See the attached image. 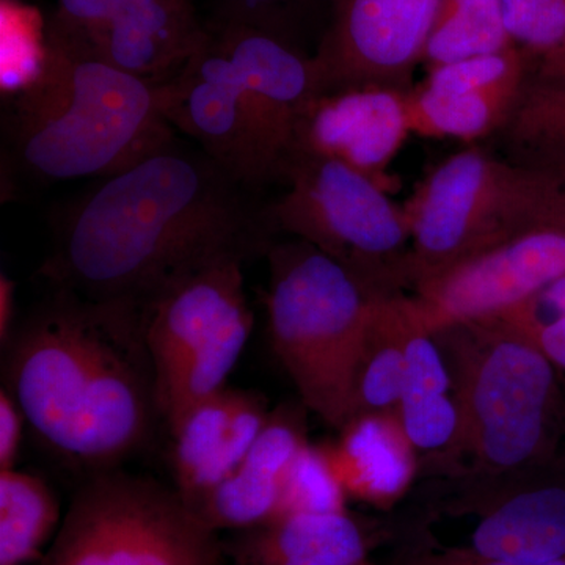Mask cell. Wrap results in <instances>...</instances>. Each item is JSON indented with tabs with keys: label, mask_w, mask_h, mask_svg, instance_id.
I'll use <instances>...</instances> for the list:
<instances>
[{
	"label": "cell",
	"mask_w": 565,
	"mask_h": 565,
	"mask_svg": "<svg viewBox=\"0 0 565 565\" xmlns=\"http://www.w3.org/2000/svg\"><path fill=\"white\" fill-rule=\"evenodd\" d=\"M61 520V505L46 481L25 471H0V565H24L41 550Z\"/></svg>",
	"instance_id": "cell-23"
},
{
	"label": "cell",
	"mask_w": 565,
	"mask_h": 565,
	"mask_svg": "<svg viewBox=\"0 0 565 565\" xmlns=\"http://www.w3.org/2000/svg\"><path fill=\"white\" fill-rule=\"evenodd\" d=\"M28 426L20 404L9 390L0 392V471L13 470L20 455L22 430Z\"/></svg>",
	"instance_id": "cell-30"
},
{
	"label": "cell",
	"mask_w": 565,
	"mask_h": 565,
	"mask_svg": "<svg viewBox=\"0 0 565 565\" xmlns=\"http://www.w3.org/2000/svg\"><path fill=\"white\" fill-rule=\"evenodd\" d=\"M429 489L415 527L463 523L462 537L440 548L520 564L565 559V449L519 473L430 478Z\"/></svg>",
	"instance_id": "cell-9"
},
{
	"label": "cell",
	"mask_w": 565,
	"mask_h": 565,
	"mask_svg": "<svg viewBox=\"0 0 565 565\" xmlns=\"http://www.w3.org/2000/svg\"><path fill=\"white\" fill-rule=\"evenodd\" d=\"M269 416L262 393L226 386L169 427L174 490L193 512L243 463Z\"/></svg>",
	"instance_id": "cell-15"
},
{
	"label": "cell",
	"mask_w": 565,
	"mask_h": 565,
	"mask_svg": "<svg viewBox=\"0 0 565 565\" xmlns=\"http://www.w3.org/2000/svg\"><path fill=\"white\" fill-rule=\"evenodd\" d=\"M397 534L393 523L345 509L275 516L239 531L223 546L233 565H351Z\"/></svg>",
	"instance_id": "cell-18"
},
{
	"label": "cell",
	"mask_w": 565,
	"mask_h": 565,
	"mask_svg": "<svg viewBox=\"0 0 565 565\" xmlns=\"http://www.w3.org/2000/svg\"><path fill=\"white\" fill-rule=\"evenodd\" d=\"M39 76L11 99L7 159L41 182L106 178L177 136L161 82L134 76L44 28Z\"/></svg>",
	"instance_id": "cell-3"
},
{
	"label": "cell",
	"mask_w": 565,
	"mask_h": 565,
	"mask_svg": "<svg viewBox=\"0 0 565 565\" xmlns=\"http://www.w3.org/2000/svg\"><path fill=\"white\" fill-rule=\"evenodd\" d=\"M2 351L29 429L82 479L118 470L154 438L162 416L139 311L51 289Z\"/></svg>",
	"instance_id": "cell-2"
},
{
	"label": "cell",
	"mask_w": 565,
	"mask_h": 565,
	"mask_svg": "<svg viewBox=\"0 0 565 565\" xmlns=\"http://www.w3.org/2000/svg\"><path fill=\"white\" fill-rule=\"evenodd\" d=\"M329 444H305L282 481L277 515L345 511L348 503ZM274 516V519H275Z\"/></svg>",
	"instance_id": "cell-26"
},
{
	"label": "cell",
	"mask_w": 565,
	"mask_h": 565,
	"mask_svg": "<svg viewBox=\"0 0 565 565\" xmlns=\"http://www.w3.org/2000/svg\"><path fill=\"white\" fill-rule=\"evenodd\" d=\"M163 114L234 180L262 192L281 184L285 154L267 131L244 82L207 36L170 79L162 81Z\"/></svg>",
	"instance_id": "cell-10"
},
{
	"label": "cell",
	"mask_w": 565,
	"mask_h": 565,
	"mask_svg": "<svg viewBox=\"0 0 565 565\" xmlns=\"http://www.w3.org/2000/svg\"><path fill=\"white\" fill-rule=\"evenodd\" d=\"M498 318L514 323H546L565 318V275L550 282L526 303Z\"/></svg>",
	"instance_id": "cell-29"
},
{
	"label": "cell",
	"mask_w": 565,
	"mask_h": 565,
	"mask_svg": "<svg viewBox=\"0 0 565 565\" xmlns=\"http://www.w3.org/2000/svg\"><path fill=\"white\" fill-rule=\"evenodd\" d=\"M267 330L300 401L341 430L353 418V381L373 294L305 241L278 239L266 255Z\"/></svg>",
	"instance_id": "cell-5"
},
{
	"label": "cell",
	"mask_w": 565,
	"mask_h": 565,
	"mask_svg": "<svg viewBox=\"0 0 565 565\" xmlns=\"http://www.w3.org/2000/svg\"><path fill=\"white\" fill-rule=\"evenodd\" d=\"M340 433L329 451L349 498L386 508L408 490L418 462L397 414L356 416Z\"/></svg>",
	"instance_id": "cell-20"
},
{
	"label": "cell",
	"mask_w": 565,
	"mask_h": 565,
	"mask_svg": "<svg viewBox=\"0 0 565 565\" xmlns=\"http://www.w3.org/2000/svg\"><path fill=\"white\" fill-rule=\"evenodd\" d=\"M460 411L455 449L423 465L426 478L486 481L559 455L565 392L557 367L503 318L452 323L434 333Z\"/></svg>",
	"instance_id": "cell-4"
},
{
	"label": "cell",
	"mask_w": 565,
	"mask_h": 565,
	"mask_svg": "<svg viewBox=\"0 0 565 565\" xmlns=\"http://www.w3.org/2000/svg\"><path fill=\"white\" fill-rule=\"evenodd\" d=\"M411 132L403 92L326 93L305 111L294 151L337 159L386 189L384 173Z\"/></svg>",
	"instance_id": "cell-17"
},
{
	"label": "cell",
	"mask_w": 565,
	"mask_h": 565,
	"mask_svg": "<svg viewBox=\"0 0 565 565\" xmlns=\"http://www.w3.org/2000/svg\"><path fill=\"white\" fill-rule=\"evenodd\" d=\"M307 411L300 401L278 405L270 412L243 463L196 509L195 514L211 530L239 533L277 515L285 476L308 441Z\"/></svg>",
	"instance_id": "cell-19"
},
{
	"label": "cell",
	"mask_w": 565,
	"mask_h": 565,
	"mask_svg": "<svg viewBox=\"0 0 565 565\" xmlns=\"http://www.w3.org/2000/svg\"><path fill=\"white\" fill-rule=\"evenodd\" d=\"M225 556L174 487L118 468L82 479L40 565H222Z\"/></svg>",
	"instance_id": "cell-8"
},
{
	"label": "cell",
	"mask_w": 565,
	"mask_h": 565,
	"mask_svg": "<svg viewBox=\"0 0 565 565\" xmlns=\"http://www.w3.org/2000/svg\"><path fill=\"white\" fill-rule=\"evenodd\" d=\"M486 147L505 161L561 178L565 174V73H527L514 106Z\"/></svg>",
	"instance_id": "cell-21"
},
{
	"label": "cell",
	"mask_w": 565,
	"mask_h": 565,
	"mask_svg": "<svg viewBox=\"0 0 565 565\" xmlns=\"http://www.w3.org/2000/svg\"><path fill=\"white\" fill-rule=\"evenodd\" d=\"M50 28L122 71L162 82L199 50L195 0H58Z\"/></svg>",
	"instance_id": "cell-13"
},
{
	"label": "cell",
	"mask_w": 565,
	"mask_h": 565,
	"mask_svg": "<svg viewBox=\"0 0 565 565\" xmlns=\"http://www.w3.org/2000/svg\"><path fill=\"white\" fill-rule=\"evenodd\" d=\"M511 323L522 330L557 370H565V318L546 323Z\"/></svg>",
	"instance_id": "cell-31"
},
{
	"label": "cell",
	"mask_w": 565,
	"mask_h": 565,
	"mask_svg": "<svg viewBox=\"0 0 565 565\" xmlns=\"http://www.w3.org/2000/svg\"><path fill=\"white\" fill-rule=\"evenodd\" d=\"M556 182L486 145L449 156L404 210L411 226L407 288L542 226H555Z\"/></svg>",
	"instance_id": "cell-6"
},
{
	"label": "cell",
	"mask_w": 565,
	"mask_h": 565,
	"mask_svg": "<svg viewBox=\"0 0 565 565\" xmlns=\"http://www.w3.org/2000/svg\"><path fill=\"white\" fill-rule=\"evenodd\" d=\"M535 58L520 47L429 70L405 93L411 131L476 143L498 131L533 68Z\"/></svg>",
	"instance_id": "cell-14"
},
{
	"label": "cell",
	"mask_w": 565,
	"mask_h": 565,
	"mask_svg": "<svg viewBox=\"0 0 565 565\" xmlns=\"http://www.w3.org/2000/svg\"><path fill=\"white\" fill-rule=\"evenodd\" d=\"M285 192L269 202L278 236L315 245L373 296L407 289L411 226L384 185L352 167L296 150L282 170Z\"/></svg>",
	"instance_id": "cell-7"
},
{
	"label": "cell",
	"mask_w": 565,
	"mask_h": 565,
	"mask_svg": "<svg viewBox=\"0 0 565 565\" xmlns=\"http://www.w3.org/2000/svg\"><path fill=\"white\" fill-rule=\"evenodd\" d=\"M351 565H375V564L370 563V561H367V559H364V561H360V563H355V564H351Z\"/></svg>",
	"instance_id": "cell-35"
},
{
	"label": "cell",
	"mask_w": 565,
	"mask_h": 565,
	"mask_svg": "<svg viewBox=\"0 0 565 565\" xmlns=\"http://www.w3.org/2000/svg\"><path fill=\"white\" fill-rule=\"evenodd\" d=\"M505 31L539 61L565 43V0H501Z\"/></svg>",
	"instance_id": "cell-27"
},
{
	"label": "cell",
	"mask_w": 565,
	"mask_h": 565,
	"mask_svg": "<svg viewBox=\"0 0 565 565\" xmlns=\"http://www.w3.org/2000/svg\"><path fill=\"white\" fill-rule=\"evenodd\" d=\"M512 46L501 0H441L423 62L430 70Z\"/></svg>",
	"instance_id": "cell-24"
},
{
	"label": "cell",
	"mask_w": 565,
	"mask_h": 565,
	"mask_svg": "<svg viewBox=\"0 0 565 565\" xmlns=\"http://www.w3.org/2000/svg\"><path fill=\"white\" fill-rule=\"evenodd\" d=\"M535 66L545 73H565V43L559 51L535 61Z\"/></svg>",
	"instance_id": "cell-33"
},
{
	"label": "cell",
	"mask_w": 565,
	"mask_h": 565,
	"mask_svg": "<svg viewBox=\"0 0 565 565\" xmlns=\"http://www.w3.org/2000/svg\"><path fill=\"white\" fill-rule=\"evenodd\" d=\"M556 182V210L555 226L565 230V174L561 178H552Z\"/></svg>",
	"instance_id": "cell-34"
},
{
	"label": "cell",
	"mask_w": 565,
	"mask_h": 565,
	"mask_svg": "<svg viewBox=\"0 0 565 565\" xmlns=\"http://www.w3.org/2000/svg\"><path fill=\"white\" fill-rule=\"evenodd\" d=\"M269 202L174 136L71 204L39 275L51 289L143 313L207 267L266 258L280 239Z\"/></svg>",
	"instance_id": "cell-1"
},
{
	"label": "cell",
	"mask_w": 565,
	"mask_h": 565,
	"mask_svg": "<svg viewBox=\"0 0 565 565\" xmlns=\"http://www.w3.org/2000/svg\"><path fill=\"white\" fill-rule=\"evenodd\" d=\"M243 263L207 267L161 294L141 313L156 374L158 403L185 363L248 305Z\"/></svg>",
	"instance_id": "cell-16"
},
{
	"label": "cell",
	"mask_w": 565,
	"mask_h": 565,
	"mask_svg": "<svg viewBox=\"0 0 565 565\" xmlns=\"http://www.w3.org/2000/svg\"><path fill=\"white\" fill-rule=\"evenodd\" d=\"M330 0H211L207 20L250 25L315 55Z\"/></svg>",
	"instance_id": "cell-25"
},
{
	"label": "cell",
	"mask_w": 565,
	"mask_h": 565,
	"mask_svg": "<svg viewBox=\"0 0 565 565\" xmlns=\"http://www.w3.org/2000/svg\"><path fill=\"white\" fill-rule=\"evenodd\" d=\"M565 275V230L542 226L471 256L412 288L424 326L498 318Z\"/></svg>",
	"instance_id": "cell-12"
},
{
	"label": "cell",
	"mask_w": 565,
	"mask_h": 565,
	"mask_svg": "<svg viewBox=\"0 0 565 565\" xmlns=\"http://www.w3.org/2000/svg\"><path fill=\"white\" fill-rule=\"evenodd\" d=\"M393 565H565V559L544 564H520L509 563V561L484 559V557L465 555V553L455 552V550L440 548V546L426 544V542L418 541V539L407 537L404 548L401 550Z\"/></svg>",
	"instance_id": "cell-28"
},
{
	"label": "cell",
	"mask_w": 565,
	"mask_h": 565,
	"mask_svg": "<svg viewBox=\"0 0 565 565\" xmlns=\"http://www.w3.org/2000/svg\"><path fill=\"white\" fill-rule=\"evenodd\" d=\"M564 449H565V445H564Z\"/></svg>",
	"instance_id": "cell-36"
},
{
	"label": "cell",
	"mask_w": 565,
	"mask_h": 565,
	"mask_svg": "<svg viewBox=\"0 0 565 565\" xmlns=\"http://www.w3.org/2000/svg\"><path fill=\"white\" fill-rule=\"evenodd\" d=\"M440 7L441 0H330L313 55L322 95L412 90Z\"/></svg>",
	"instance_id": "cell-11"
},
{
	"label": "cell",
	"mask_w": 565,
	"mask_h": 565,
	"mask_svg": "<svg viewBox=\"0 0 565 565\" xmlns=\"http://www.w3.org/2000/svg\"><path fill=\"white\" fill-rule=\"evenodd\" d=\"M14 282L0 275V344L6 348L14 330Z\"/></svg>",
	"instance_id": "cell-32"
},
{
	"label": "cell",
	"mask_w": 565,
	"mask_h": 565,
	"mask_svg": "<svg viewBox=\"0 0 565 565\" xmlns=\"http://www.w3.org/2000/svg\"><path fill=\"white\" fill-rule=\"evenodd\" d=\"M414 321L412 296L374 297L353 381V418L396 414L403 393L405 344Z\"/></svg>",
	"instance_id": "cell-22"
}]
</instances>
